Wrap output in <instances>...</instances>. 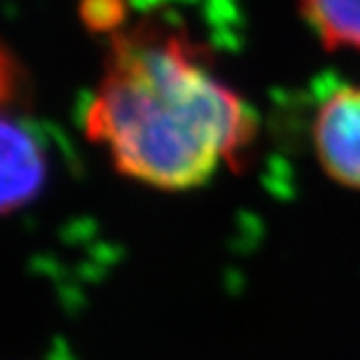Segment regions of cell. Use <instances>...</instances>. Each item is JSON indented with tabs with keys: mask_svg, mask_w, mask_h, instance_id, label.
I'll use <instances>...</instances> for the list:
<instances>
[{
	"mask_svg": "<svg viewBox=\"0 0 360 360\" xmlns=\"http://www.w3.org/2000/svg\"><path fill=\"white\" fill-rule=\"evenodd\" d=\"M84 131L122 176L183 192L248 155L257 115L185 28L146 17L110 33Z\"/></svg>",
	"mask_w": 360,
	"mask_h": 360,
	"instance_id": "obj_1",
	"label": "cell"
},
{
	"mask_svg": "<svg viewBox=\"0 0 360 360\" xmlns=\"http://www.w3.org/2000/svg\"><path fill=\"white\" fill-rule=\"evenodd\" d=\"M319 167L333 183L360 190V84H344L321 101L311 120Z\"/></svg>",
	"mask_w": 360,
	"mask_h": 360,
	"instance_id": "obj_2",
	"label": "cell"
},
{
	"mask_svg": "<svg viewBox=\"0 0 360 360\" xmlns=\"http://www.w3.org/2000/svg\"><path fill=\"white\" fill-rule=\"evenodd\" d=\"M45 143L26 122L0 115V215L24 208L47 180Z\"/></svg>",
	"mask_w": 360,
	"mask_h": 360,
	"instance_id": "obj_3",
	"label": "cell"
},
{
	"mask_svg": "<svg viewBox=\"0 0 360 360\" xmlns=\"http://www.w3.org/2000/svg\"><path fill=\"white\" fill-rule=\"evenodd\" d=\"M297 7L323 49L360 52V0H300Z\"/></svg>",
	"mask_w": 360,
	"mask_h": 360,
	"instance_id": "obj_4",
	"label": "cell"
},
{
	"mask_svg": "<svg viewBox=\"0 0 360 360\" xmlns=\"http://www.w3.org/2000/svg\"><path fill=\"white\" fill-rule=\"evenodd\" d=\"M80 14L91 31L115 33L124 21V0H82Z\"/></svg>",
	"mask_w": 360,
	"mask_h": 360,
	"instance_id": "obj_5",
	"label": "cell"
},
{
	"mask_svg": "<svg viewBox=\"0 0 360 360\" xmlns=\"http://www.w3.org/2000/svg\"><path fill=\"white\" fill-rule=\"evenodd\" d=\"M21 87H24V73L7 52V47L0 42V110L19 96Z\"/></svg>",
	"mask_w": 360,
	"mask_h": 360,
	"instance_id": "obj_6",
	"label": "cell"
}]
</instances>
